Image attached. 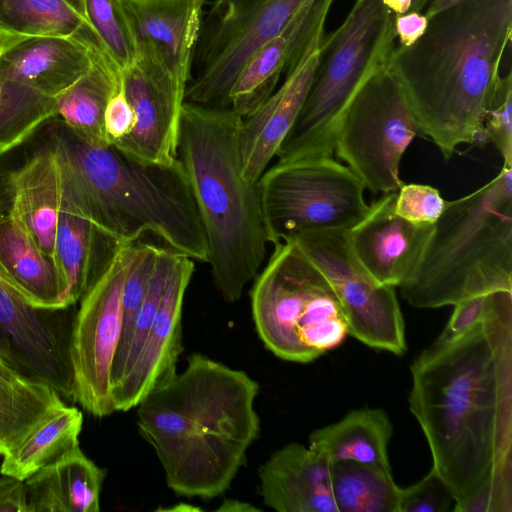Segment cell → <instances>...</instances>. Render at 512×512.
I'll return each mask as SVG.
<instances>
[{
    "label": "cell",
    "mask_w": 512,
    "mask_h": 512,
    "mask_svg": "<svg viewBox=\"0 0 512 512\" xmlns=\"http://www.w3.org/2000/svg\"><path fill=\"white\" fill-rule=\"evenodd\" d=\"M428 19L422 12L410 11L395 17V31L398 46L413 45L425 32Z\"/></svg>",
    "instance_id": "43"
},
{
    "label": "cell",
    "mask_w": 512,
    "mask_h": 512,
    "mask_svg": "<svg viewBox=\"0 0 512 512\" xmlns=\"http://www.w3.org/2000/svg\"><path fill=\"white\" fill-rule=\"evenodd\" d=\"M511 34L512 0H465L430 17L413 45H395L389 66L420 133L444 159L461 145L485 144L484 120Z\"/></svg>",
    "instance_id": "3"
},
{
    "label": "cell",
    "mask_w": 512,
    "mask_h": 512,
    "mask_svg": "<svg viewBox=\"0 0 512 512\" xmlns=\"http://www.w3.org/2000/svg\"><path fill=\"white\" fill-rule=\"evenodd\" d=\"M493 293L477 295L456 303L450 319L436 341L452 340L483 319L490 309Z\"/></svg>",
    "instance_id": "40"
},
{
    "label": "cell",
    "mask_w": 512,
    "mask_h": 512,
    "mask_svg": "<svg viewBox=\"0 0 512 512\" xmlns=\"http://www.w3.org/2000/svg\"><path fill=\"white\" fill-rule=\"evenodd\" d=\"M194 268L193 259L176 255L138 358L128 375L111 392L115 411L135 408L154 387L177 373L176 363L183 350V302Z\"/></svg>",
    "instance_id": "18"
},
{
    "label": "cell",
    "mask_w": 512,
    "mask_h": 512,
    "mask_svg": "<svg viewBox=\"0 0 512 512\" xmlns=\"http://www.w3.org/2000/svg\"><path fill=\"white\" fill-rule=\"evenodd\" d=\"M82 424L83 416L77 408L65 404L57 408L3 456L1 475L25 481L79 446Z\"/></svg>",
    "instance_id": "31"
},
{
    "label": "cell",
    "mask_w": 512,
    "mask_h": 512,
    "mask_svg": "<svg viewBox=\"0 0 512 512\" xmlns=\"http://www.w3.org/2000/svg\"><path fill=\"white\" fill-rule=\"evenodd\" d=\"M430 0H412L410 11L422 12L427 7Z\"/></svg>",
    "instance_id": "46"
},
{
    "label": "cell",
    "mask_w": 512,
    "mask_h": 512,
    "mask_svg": "<svg viewBox=\"0 0 512 512\" xmlns=\"http://www.w3.org/2000/svg\"><path fill=\"white\" fill-rule=\"evenodd\" d=\"M134 124V113L124 93L121 79L104 113V132L108 145L117 147L121 144L131 134Z\"/></svg>",
    "instance_id": "41"
},
{
    "label": "cell",
    "mask_w": 512,
    "mask_h": 512,
    "mask_svg": "<svg viewBox=\"0 0 512 512\" xmlns=\"http://www.w3.org/2000/svg\"><path fill=\"white\" fill-rule=\"evenodd\" d=\"M0 282L34 307H68L66 284L58 268L24 224L7 212L0 213Z\"/></svg>",
    "instance_id": "24"
},
{
    "label": "cell",
    "mask_w": 512,
    "mask_h": 512,
    "mask_svg": "<svg viewBox=\"0 0 512 512\" xmlns=\"http://www.w3.org/2000/svg\"><path fill=\"white\" fill-rule=\"evenodd\" d=\"M463 1L465 0H430L423 14L426 16L427 19H429L433 15L441 11H444L450 7H453L457 4H460Z\"/></svg>",
    "instance_id": "44"
},
{
    "label": "cell",
    "mask_w": 512,
    "mask_h": 512,
    "mask_svg": "<svg viewBox=\"0 0 512 512\" xmlns=\"http://www.w3.org/2000/svg\"><path fill=\"white\" fill-rule=\"evenodd\" d=\"M133 110L131 134L117 147L143 163L170 166L178 160L177 142L187 84L149 43H138L135 61L121 72Z\"/></svg>",
    "instance_id": "14"
},
{
    "label": "cell",
    "mask_w": 512,
    "mask_h": 512,
    "mask_svg": "<svg viewBox=\"0 0 512 512\" xmlns=\"http://www.w3.org/2000/svg\"><path fill=\"white\" fill-rule=\"evenodd\" d=\"M396 192L369 205L364 218L347 231V239L355 259L376 283L400 288L417 272L434 225H416L397 215Z\"/></svg>",
    "instance_id": "17"
},
{
    "label": "cell",
    "mask_w": 512,
    "mask_h": 512,
    "mask_svg": "<svg viewBox=\"0 0 512 512\" xmlns=\"http://www.w3.org/2000/svg\"><path fill=\"white\" fill-rule=\"evenodd\" d=\"M105 476L76 446L24 481L29 512H98Z\"/></svg>",
    "instance_id": "25"
},
{
    "label": "cell",
    "mask_w": 512,
    "mask_h": 512,
    "mask_svg": "<svg viewBox=\"0 0 512 512\" xmlns=\"http://www.w3.org/2000/svg\"><path fill=\"white\" fill-rule=\"evenodd\" d=\"M447 201L438 189L425 184H402L396 192L394 211L416 225L433 226L443 214Z\"/></svg>",
    "instance_id": "38"
},
{
    "label": "cell",
    "mask_w": 512,
    "mask_h": 512,
    "mask_svg": "<svg viewBox=\"0 0 512 512\" xmlns=\"http://www.w3.org/2000/svg\"><path fill=\"white\" fill-rule=\"evenodd\" d=\"M63 405L52 387L24 375L0 356V455L13 450Z\"/></svg>",
    "instance_id": "30"
},
{
    "label": "cell",
    "mask_w": 512,
    "mask_h": 512,
    "mask_svg": "<svg viewBox=\"0 0 512 512\" xmlns=\"http://www.w3.org/2000/svg\"><path fill=\"white\" fill-rule=\"evenodd\" d=\"M34 37L99 43L86 17L84 0H0V50Z\"/></svg>",
    "instance_id": "28"
},
{
    "label": "cell",
    "mask_w": 512,
    "mask_h": 512,
    "mask_svg": "<svg viewBox=\"0 0 512 512\" xmlns=\"http://www.w3.org/2000/svg\"><path fill=\"white\" fill-rule=\"evenodd\" d=\"M0 512H29L25 482L14 477H0Z\"/></svg>",
    "instance_id": "42"
},
{
    "label": "cell",
    "mask_w": 512,
    "mask_h": 512,
    "mask_svg": "<svg viewBox=\"0 0 512 512\" xmlns=\"http://www.w3.org/2000/svg\"><path fill=\"white\" fill-rule=\"evenodd\" d=\"M88 22L99 43L122 72L138 54L137 39L124 0H84Z\"/></svg>",
    "instance_id": "35"
},
{
    "label": "cell",
    "mask_w": 512,
    "mask_h": 512,
    "mask_svg": "<svg viewBox=\"0 0 512 512\" xmlns=\"http://www.w3.org/2000/svg\"><path fill=\"white\" fill-rule=\"evenodd\" d=\"M254 280L250 299L256 331L278 358L309 363L349 335L333 288L293 240L274 244Z\"/></svg>",
    "instance_id": "8"
},
{
    "label": "cell",
    "mask_w": 512,
    "mask_h": 512,
    "mask_svg": "<svg viewBox=\"0 0 512 512\" xmlns=\"http://www.w3.org/2000/svg\"><path fill=\"white\" fill-rule=\"evenodd\" d=\"M409 410L454 512H512V292L483 319L411 364Z\"/></svg>",
    "instance_id": "1"
},
{
    "label": "cell",
    "mask_w": 512,
    "mask_h": 512,
    "mask_svg": "<svg viewBox=\"0 0 512 512\" xmlns=\"http://www.w3.org/2000/svg\"><path fill=\"white\" fill-rule=\"evenodd\" d=\"M119 245L75 210L61 205L55 234V255L66 284L68 307L80 301Z\"/></svg>",
    "instance_id": "26"
},
{
    "label": "cell",
    "mask_w": 512,
    "mask_h": 512,
    "mask_svg": "<svg viewBox=\"0 0 512 512\" xmlns=\"http://www.w3.org/2000/svg\"><path fill=\"white\" fill-rule=\"evenodd\" d=\"M69 308V307H67ZM67 308L34 307L0 282V356L24 375L73 400Z\"/></svg>",
    "instance_id": "15"
},
{
    "label": "cell",
    "mask_w": 512,
    "mask_h": 512,
    "mask_svg": "<svg viewBox=\"0 0 512 512\" xmlns=\"http://www.w3.org/2000/svg\"><path fill=\"white\" fill-rule=\"evenodd\" d=\"M242 120L230 107L185 101L177 142L202 221L213 283L227 303L238 301L258 275L269 243L258 182L242 174Z\"/></svg>",
    "instance_id": "5"
},
{
    "label": "cell",
    "mask_w": 512,
    "mask_h": 512,
    "mask_svg": "<svg viewBox=\"0 0 512 512\" xmlns=\"http://www.w3.org/2000/svg\"><path fill=\"white\" fill-rule=\"evenodd\" d=\"M56 117L55 99L0 74V156Z\"/></svg>",
    "instance_id": "33"
},
{
    "label": "cell",
    "mask_w": 512,
    "mask_h": 512,
    "mask_svg": "<svg viewBox=\"0 0 512 512\" xmlns=\"http://www.w3.org/2000/svg\"><path fill=\"white\" fill-rule=\"evenodd\" d=\"M56 119L49 144L63 205L119 244L152 234L166 248L207 263L202 221L179 159L170 166L139 162L113 146L84 142Z\"/></svg>",
    "instance_id": "4"
},
{
    "label": "cell",
    "mask_w": 512,
    "mask_h": 512,
    "mask_svg": "<svg viewBox=\"0 0 512 512\" xmlns=\"http://www.w3.org/2000/svg\"><path fill=\"white\" fill-rule=\"evenodd\" d=\"M333 288L349 335L401 356L407 349L405 321L395 288L376 283L355 259L344 230H317L291 239Z\"/></svg>",
    "instance_id": "13"
},
{
    "label": "cell",
    "mask_w": 512,
    "mask_h": 512,
    "mask_svg": "<svg viewBox=\"0 0 512 512\" xmlns=\"http://www.w3.org/2000/svg\"><path fill=\"white\" fill-rule=\"evenodd\" d=\"M325 21L318 23L293 57L281 86L242 120L240 158L247 181H259L296 122L319 63Z\"/></svg>",
    "instance_id": "16"
},
{
    "label": "cell",
    "mask_w": 512,
    "mask_h": 512,
    "mask_svg": "<svg viewBox=\"0 0 512 512\" xmlns=\"http://www.w3.org/2000/svg\"><path fill=\"white\" fill-rule=\"evenodd\" d=\"M418 123L389 63L374 71L344 108L334 132V153L373 194L397 191L402 156Z\"/></svg>",
    "instance_id": "10"
},
{
    "label": "cell",
    "mask_w": 512,
    "mask_h": 512,
    "mask_svg": "<svg viewBox=\"0 0 512 512\" xmlns=\"http://www.w3.org/2000/svg\"><path fill=\"white\" fill-rule=\"evenodd\" d=\"M161 249L152 244H136V251L123 284V325L120 341L127 335L132 319L146 295Z\"/></svg>",
    "instance_id": "36"
},
{
    "label": "cell",
    "mask_w": 512,
    "mask_h": 512,
    "mask_svg": "<svg viewBox=\"0 0 512 512\" xmlns=\"http://www.w3.org/2000/svg\"><path fill=\"white\" fill-rule=\"evenodd\" d=\"M334 0H308L274 37L259 46L239 70L230 91V108L241 117L256 110L275 90L281 74Z\"/></svg>",
    "instance_id": "21"
},
{
    "label": "cell",
    "mask_w": 512,
    "mask_h": 512,
    "mask_svg": "<svg viewBox=\"0 0 512 512\" xmlns=\"http://www.w3.org/2000/svg\"><path fill=\"white\" fill-rule=\"evenodd\" d=\"M384 5L395 15H401L409 12L412 0H382Z\"/></svg>",
    "instance_id": "45"
},
{
    "label": "cell",
    "mask_w": 512,
    "mask_h": 512,
    "mask_svg": "<svg viewBox=\"0 0 512 512\" xmlns=\"http://www.w3.org/2000/svg\"><path fill=\"white\" fill-rule=\"evenodd\" d=\"M136 243L120 244L80 299L73 319L70 360L73 401L96 417L113 412L111 370L123 325V284Z\"/></svg>",
    "instance_id": "12"
},
{
    "label": "cell",
    "mask_w": 512,
    "mask_h": 512,
    "mask_svg": "<svg viewBox=\"0 0 512 512\" xmlns=\"http://www.w3.org/2000/svg\"><path fill=\"white\" fill-rule=\"evenodd\" d=\"M259 391L245 371L195 352L180 374L139 402V434L156 453L170 490L210 500L230 488L260 435Z\"/></svg>",
    "instance_id": "2"
},
{
    "label": "cell",
    "mask_w": 512,
    "mask_h": 512,
    "mask_svg": "<svg viewBox=\"0 0 512 512\" xmlns=\"http://www.w3.org/2000/svg\"><path fill=\"white\" fill-rule=\"evenodd\" d=\"M137 43H149L183 82L191 78L205 0H124Z\"/></svg>",
    "instance_id": "23"
},
{
    "label": "cell",
    "mask_w": 512,
    "mask_h": 512,
    "mask_svg": "<svg viewBox=\"0 0 512 512\" xmlns=\"http://www.w3.org/2000/svg\"><path fill=\"white\" fill-rule=\"evenodd\" d=\"M178 253L162 248L146 295L137 309L127 335L119 342L111 370V392L128 375L146 340L158 309L169 270ZM112 396V395H111Z\"/></svg>",
    "instance_id": "34"
},
{
    "label": "cell",
    "mask_w": 512,
    "mask_h": 512,
    "mask_svg": "<svg viewBox=\"0 0 512 512\" xmlns=\"http://www.w3.org/2000/svg\"><path fill=\"white\" fill-rule=\"evenodd\" d=\"M454 503L447 484L432 468L418 482L401 488L399 512H447Z\"/></svg>",
    "instance_id": "39"
},
{
    "label": "cell",
    "mask_w": 512,
    "mask_h": 512,
    "mask_svg": "<svg viewBox=\"0 0 512 512\" xmlns=\"http://www.w3.org/2000/svg\"><path fill=\"white\" fill-rule=\"evenodd\" d=\"M392 435L393 424L383 409L362 408L314 430L308 446L330 463L354 461L391 469L388 445Z\"/></svg>",
    "instance_id": "29"
},
{
    "label": "cell",
    "mask_w": 512,
    "mask_h": 512,
    "mask_svg": "<svg viewBox=\"0 0 512 512\" xmlns=\"http://www.w3.org/2000/svg\"><path fill=\"white\" fill-rule=\"evenodd\" d=\"M101 46L73 37H34L0 50V74L56 98L83 74Z\"/></svg>",
    "instance_id": "22"
},
{
    "label": "cell",
    "mask_w": 512,
    "mask_h": 512,
    "mask_svg": "<svg viewBox=\"0 0 512 512\" xmlns=\"http://www.w3.org/2000/svg\"><path fill=\"white\" fill-rule=\"evenodd\" d=\"M485 143L490 142L503 159L512 166V73L501 77L484 120Z\"/></svg>",
    "instance_id": "37"
},
{
    "label": "cell",
    "mask_w": 512,
    "mask_h": 512,
    "mask_svg": "<svg viewBox=\"0 0 512 512\" xmlns=\"http://www.w3.org/2000/svg\"><path fill=\"white\" fill-rule=\"evenodd\" d=\"M395 17L382 0H356L343 23L323 38L313 82L277 162L333 156L344 108L359 86L390 61Z\"/></svg>",
    "instance_id": "7"
},
{
    "label": "cell",
    "mask_w": 512,
    "mask_h": 512,
    "mask_svg": "<svg viewBox=\"0 0 512 512\" xmlns=\"http://www.w3.org/2000/svg\"><path fill=\"white\" fill-rule=\"evenodd\" d=\"M258 188L273 245L308 231H348L369 209L361 180L333 156L276 162L263 173Z\"/></svg>",
    "instance_id": "9"
},
{
    "label": "cell",
    "mask_w": 512,
    "mask_h": 512,
    "mask_svg": "<svg viewBox=\"0 0 512 512\" xmlns=\"http://www.w3.org/2000/svg\"><path fill=\"white\" fill-rule=\"evenodd\" d=\"M331 463L310 446L292 442L258 468L263 504L278 512H338Z\"/></svg>",
    "instance_id": "19"
},
{
    "label": "cell",
    "mask_w": 512,
    "mask_h": 512,
    "mask_svg": "<svg viewBox=\"0 0 512 512\" xmlns=\"http://www.w3.org/2000/svg\"><path fill=\"white\" fill-rule=\"evenodd\" d=\"M5 187L7 204L0 213L7 212L19 219L40 250L58 268L55 234L62 204V183L50 144L35 150L23 164L10 170Z\"/></svg>",
    "instance_id": "20"
},
{
    "label": "cell",
    "mask_w": 512,
    "mask_h": 512,
    "mask_svg": "<svg viewBox=\"0 0 512 512\" xmlns=\"http://www.w3.org/2000/svg\"><path fill=\"white\" fill-rule=\"evenodd\" d=\"M307 1L215 0L202 15L185 101L230 107V91L245 61Z\"/></svg>",
    "instance_id": "11"
},
{
    "label": "cell",
    "mask_w": 512,
    "mask_h": 512,
    "mask_svg": "<svg viewBox=\"0 0 512 512\" xmlns=\"http://www.w3.org/2000/svg\"><path fill=\"white\" fill-rule=\"evenodd\" d=\"M400 291L425 309L512 292V166L503 164L482 187L447 201L417 272Z\"/></svg>",
    "instance_id": "6"
},
{
    "label": "cell",
    "mask_w": 512,
    "mask_h": 512,
    "mask_svg": "<svg viewBox=\"0 0 512 512\" xmlns=\"http://www.w3.org/2000/svg\"><path fill=\"white\" fill-rule=\"evenodd\" d=\"M120 83L121 71L102 48H95L87 72L55 98L56 117L84 142L97 147L109 146L104 113Z\"/></svg>",
    "instance_id": "27"
},
{
    "label": "cell",
    "mask_w": 512,
    "mask_h": 512,
    "mask_svg": "<svg viewBox=\"0 0 512 512\" xmlns=\"http://www.w3.org/2000/svg\"><path fill=\"white\" fill-rule=\"evenodd\" d=\"M330 474L338 512H399L401 488L392 469L340 461L331 463Z\"/></svg>",
    "instance_id": "32"
}]
</instances>
